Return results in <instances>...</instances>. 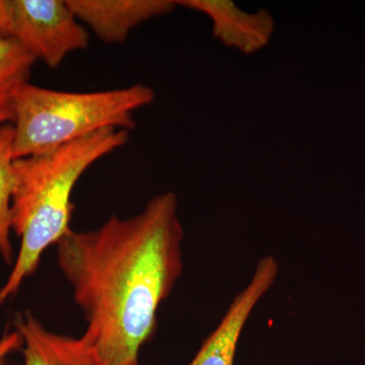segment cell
<instances>
[{
	"label": "cell",
	"mask_w": 365,
	"mask_h": 365,
	"mask_svg": "<svg viewBox=\"0 0 365 365\" xmlns=\"http://www.w3.org/2000/svg\"><path fill=\"white\" fill-rule=\"evenodd\" d=\"M184 230L173 192L137 215H112L96 230H71L57 262L85 316L83 336L106 365L137 362L157 328V313L182 271Z\"/></svg>",
	"instance_id": "6da1fadb"
},
{
	"label": "cell",
	"mask_w": 365,
	"mask_h": 365,
	"mask_svg": "<svg viewBox=\"0 0 365 365\" xmlns=\"http://www.w3.org/2000/svg\"><path fill=\"white\" fill-rule=\"evenodd\" d=\"M129 131L107 128L47 153L14 160L11 215L21 239L13 270L0 288V304L39 267L46 250L71 232L72 193L86 170L127 143Z\"/></svg>",
	"instance_id": "7a4b0ae2"
},
{
	"label": "cell",
	"mask_w": 365,
	"mask_h": 365,
	"mask_svg": "<svg viewBox=\"0 0 365 365\" xmlns=\"http://www.w3.org/2000/svg\"><path fill=\"white\" fill-rule=\"evenodd\" d=\"M145 85L93 93H68L26 83L14 106V158L30 157L103 129L129 131L134 113L155 101Z\"/></svg>",
	"instance_id": "3957f363"
},
{
	"label": "cell",
	"mask_w": 365,
	"mask_h": 365,
	"mask_svg": "<svg viewBox=\"0 0 365 365\" xmlns=\"http://www.w3.org/2000/svg\"><path fill=\"white\" fill-rule=\"evenodd\" d=\"M11 38L50 68L85 50L90 34L66 0H9Z\"/></svg>",
	"instance_id": "277c9868"
},
{
	"label": "cell",
	"mask_w": 365,
	"mask_h": 365,
	"mask_svg": "<svg viewBox=\"0 0 365 365\" xmlns=\"http://www.w3.org/2000/svg\"><path fill=\"white\" fill-rule=\"evenodd\" d=\"M278 271L279 265L274 257L266 256L259 261L248 285L235 295L227 313L189 365H235L237 343L245 325L257 304L275 282Z\"/></svg>",
	"instance_id": "5b68a950"
},
{
	"label": "cell",
	"mask_w": 365,
	"mask_h": 365,
	"mask_svg": "<svg viewBox=\"0 0 365 365\" xmlns=\"http://www.w3.org/2000/svg\"><path fill=\"white\" fill-rule=\"evenodd\" d=\"M83 26L107 44H121L141 24L173 13V0H66Z\"/></svg>",
	"instance_id": "8992f818"
},
{
	"label": "cell",
	"mask_w": 365,
	"mask_h": 365,
	"mask_svg": "<svg viewBox=\"0 0 365 365\" xmlns=\"http://www.w3.org/2000/svg\"><path fill=\"white\" fill-rule=\"evenodd\" d=\"M177 6L206 14L212 21L215 39L245 55L261 51L269 44L275 20L266 9L255 13L242 11L230 0H180Z\"/></svg>",
	"instance_id": "52a82bcc"
},
{
	"label": "cell",
	"mask_w": 365,
	"mask_h": 365,
	"mask_svg": "<svg viewBox=\"0 0 365 365\" xmlns=\"http://www.w3.org/2000/svg\"><path fill=\"white\" fill-rule=\"evenodd\" d=\"M23 338L21 365H106L85 336L76 338L47 330L31 313L14 319Z\"/></svg>",
	"instance_id": "ba28073f"
},
{
	"label": "cell",
	"mask_w": 365,
	"mask_h": 365,
	"mask_svg": "<svg viewBox=\"0 0 365 365\" xmlns=\"http://www.w3.org/2000/svg\"><path fill=\"white\" fill-rule=\"evenodd\" d=\"M36 61L13 38L0 41V127L13 124L16 96L29 83Z\"/></svg>",
	"instance_id": "9c48e42d"
},
{
	"label": "cell",
	"mask_w": 365,
	"mask_h": 365,
	"mask_svg": "<svg viewBox=\"0 0 365 365\" xmlns=\"http://www.w3.org/2000/svg\"><path fill=\"white\" fill-rule=\"evenodd\" d=\"M16 186L13 124L0 127V255L7 264L13 261L11 203Z\"/></svg>",
	"instance_id": "30bf717a"
},
{
	"label": "cell",
	"mask_w": 365,
	"mask_h": 365,
	"mask_svg": "<svg viewBox=\"0 0 365 365\" xmlns=\"http://www.w3.org/2000/svg\"><path fill=\"white\" fill-rule=\"evenodd\" d=\"M23 347V338L18 331L4 334L0 339V364L9 356L11 353L16 351Z\"/></svg>",
	"instance_id": "8fae6325"
},
{
	"label": "cell",
	"mask_w": 365,
	"mask_h": 365,
	"mask_svg": "<svg viewBox=\"0 0 365 365\" xmlns=\"http://www.w3.org/2000/svg\"><path fill=\"white\" fill-rule=\"evenodd\" d=\"M11 23L9 0H0V41L11 39Z\"/></svg>",
	"instance_id": "7c38bea8"
},
{
	"label": "cell",
	"mask_w": 365,
	"mask_h": 365,
	"mask_svg": "<svg viewBox=\"0 0 365 365\" xmlns=\"http://www.w3.org/2000/svg\"><path fill=\"white\" fill-rule=\"evenodd\" d=\"M129 365H139V364H138V361H137V362H134V364H129Z\"/></svg>",
	"instance_id": "4fadbf2b"
}]
</instances>
